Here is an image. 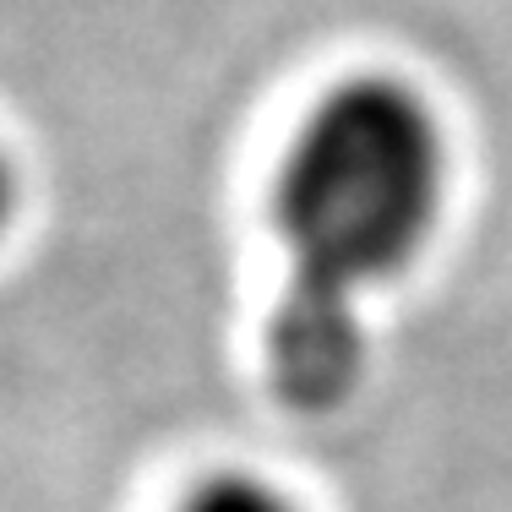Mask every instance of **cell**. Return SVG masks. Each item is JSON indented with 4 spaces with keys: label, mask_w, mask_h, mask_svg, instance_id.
<instances>
[{
    "label": "cell",
    "mask_w": 512,
    "mask_h": 512,
    "mask_svg": "<svg viewBox=\"0 0 512 512\" xmlns=\"http://www.w3.org/2000/svg\"><path fill=\"white\" fill-rule=\"evenodd\" d=\"M447 131L404 77H349L311 104L273 175L284 289L267 382L300 414L349 404L371 360L365 306L420 262L447 207Z\"/></svg>",
    "instance_id": "6da1fadb"
},
{
    "label": "cell",
    "mask_w": 512,
    "mask_h": 512,
    "mask_svg": "<svg viewBox=\"0 0 512 512\" xmlns=\"http://www.w3.org/2000/svg\"><path fill=\"white\" fill-rule=\"evenodd\" d=\"M180 512H300V507L256 474H213L180 502Z\"/></svg>",
    "instance_id": "7a4b0ae2"
},
{
    "label": "cell",
    "mask_w": 512,
    "mask_h": 512,
    "mask_svg": "<svg viewBox=\"0 0 512 512\" xmlns=\"http://www.w3.org/2000/svg\"><path fill=\"white\" fill-rule=\"evenodd\" d=\"M11 202H17V186H11V164L0 158V229H6V218H11Z\"/></svg>",
    "instance_id": "3957f363"
}]
</instances>
